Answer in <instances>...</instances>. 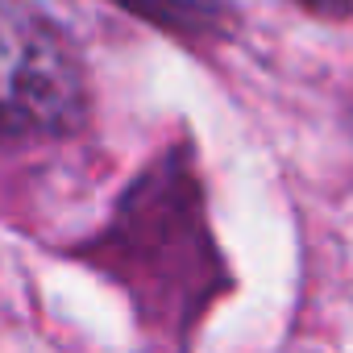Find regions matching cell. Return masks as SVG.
Returning <instances> with one entry per match:
<instances>
[{"mask_svg":"<svg viewBox=\"0 0 353 353\" xmlns=\"http://www.w3.org/2000/svg\"><path fill=\"white\" fill-rule=\"evenodd\" d=\"M112 5L137 13L141 21L170 30L179 38H212L229 30V5L225 0H112Z\"/></svg>","mask_w":353,"mask_h":353,"instance_id":"7a4b0ae2","label":"cell"},{"mask_svg":"<svg viewBox=\"0 0 353 353\" xmlns=\"http://www.w3.org/2000/svg\"><path fill=\"white\" fill-rule=\"evenodd\" d=\"M299 9H307V13H316V17H349L353 13V0H295Z\"/></svg>","mask_w":353,"mask_h":353,"instance_id":"3957f363","label":"cell"},{"mask_svg":"<svg viewBox=\"0 0 353 353\" xmlns=\"http://www.w3.org/2000/svg\"><path fill=\"white\" fill-rule=\"evenodd\" d=\"M88 117V83L67 34L21 0H0V154L67 137Z\"/></svg>","mask_w":353,"mask_h":353,"instance_id":"6da1fadb","label":"cell"}]
</instances>
